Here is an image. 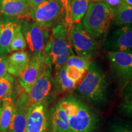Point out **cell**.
<instances>
[{
	"mask_svg": "<svg viewBox=\"0 0 132 132\" xmlns=\"http://www.w3.org/2000/svg\"><path fill=\"white\" fill-rule=\"evenodd\" d=\"M114 21L118 26L131 25L132 7L122 4L115 12Z\"/></svg>",
	"mask_w": 132,
	"mask_h": 132,
	"instance_id": "20",
	"label": "cell"
},
{
	"mask_svg": "<svg viewBox=\"0 0 132 132\" xmlns=\"http://www.w3.org/2000/svg\"><path fill=\"white\" fill-rule=\"evenodd\" d=\"M111 132H132L131 128L130 127L125 126V125H114L112 127Z\"/></svg>",
	"mask_w": 132,
	"mask_h": 132,
	"instance_id": "29",
	"label": "cell"
},
{
	"mask_svg": "<svg viewBox=\"0 0 132 132\" xmlns=\"http://www.w3.org/2000/svg\"><path fill=\"white\" fill-rule=\"evenodd\" d=\"M19 23L17 19L3 16L0 21V54L6 55L10 53L9 46L16 26Z\"/></svg>",
	"mask_w": 132,
	"mask_h": 132,
	"instance_id": "14",
	"label": "cell"
},
{
	"mask_svg": "<svg viewBox=\"0 0 132 132\" xmlns=\"http://www.w3.org/2000/svg\"><path fill=\"white\" fill-rule=\"evenodd\" d=\"M49 122L47 101L28 106L24 132H48Z\"/></svg>",
	"mask_w": 132,
	"mask_h": 132,
	"instance_id": "10",
	"label": "cell"
},
{
	"mask_svg": "<svg viewBox=\"0 0 132 132\" xmlns=\"http://www.w3.org/2000/svg\"><path fill=\"white\" fill-rule=\"evenodd\" d=\"M65 68L67 77L71 80L74 81L77 85L82 80L86 72V71L80 70L74 66H69V67L65 66Z\"/></svg>",
	"mask_w": 132,
	"mask_h": 132,
	"instance_id": "26",
	"label": "cell"
},
{
	"mask_svg": "<svg viewBox=\"0 0 132 132\" xmlns=\"http://www.w3.org/2000/svg\"><path fill=\"white\" fill-rule=\"evenodd\" d=\"M68 116L70 132H95L98 126V116L73 95L63 99Z\"/></svg>",
	"mask_w": 132,
	"mask_h": 132,
	"instance_id": "2",
	"label": "cell"
},
{
	"mask_svg": "<svg viewBox=\"0 0 132 132\" xmlns=\"http://www.w3.org/2000/svg\"><path fill=\"white\" fill-rule=\"evenodd\" d=\"M46 65L44 52L31 55L25 69L17 77L24 93H28L31 87L42 73Z\"/></svg>",
	"mask_w": 132,
	"mask_h": 132,
	"instance_id": "11",
	"label": "cell"
},
{
	"mask_svg": "<svg viewBox=\"0 0 132 132\" xmlns=\"http://www.w3.org/2000/svg\"><path fill=\"white\" fill-rule=\"evenodd\" d=\"M53 87L52 70L46 65L40 76L34 82L31 89L26 94L27 106L47 101Z\"/></svg>",
	"mask_w": 132,
	"mask_h": 132,
	"instance_id": "9",
	"label": "cell"
},
{
	"mask_svg": "<svg viewBox=\"0 0 132 132\" xmlns=\"http://www.w3.org/2000/svg\"><path fill=\"white\" fill-rule=\"evenodd\" d=\"M77 86V83L67 77L65 65L55 71L53 78V87L55 92L58 94L72 92Z\"/></svg>",
	"mask_w": 132,
	"mask_h": 132,
	"instance_id": "17",
	"label": "cell"
},
{
	"mask_svg": "<svg viewBox=\"0 0 132 132\" xmlns=\"http://www.w3.org/2000/svg\"><path fill=\"white\" fill-rule=\"evenodd\" d=\"M0 21H1V18H0Z\"/></svg>",
	"mask_w": 132,
	"mask_h": 132,
	"instance_id": "34",
	"label": "cell"
},
{
	"mask_svg": "<svg viewBox=\"0 0 132 132\" xmlns=\"http://www.w3.org/2000/svg\"><path fill=\"white\" fill-rule=\"evenodd\" d=\"M62 15V9L54 0H47L37 7H30L29 18L43 29H48Z\"/></svg>",
	"mask_w": 132,
	"mask_h": 132,
	"instance_id": "8",
	"label": "cell"
},
{
	"mask_svg": "<svg viewBox=\"0 0 132 132\" xmlns=\"http://www.w3.org/2000/svg\"><path fill=\"white\" fill-rule=\"evenodd\" d=\"M71 45L77 55L91 59L98 48L99 42L86 32L81 22L73 24L69 34Z\"/></svg>",
	"mask_w": 132,
	"mask_h": 132,
	"instance_id": "6",
	"label": "cell"
},
{
	"mask_svg": "<svg viewBox=\"0 0 132 132\" xmlns=\"http://www.w3.org/2000/svg\"><path fill=\"white\" fill-rule=\"evenodd\" d=\"M50 118L52 122V131L54 132H70L69 123L59 118L53 110Z\"/></svg>",
	"mask_w": 132,
	"mask_h": 132,
	"instance_id": "25",
	"label": "cell"
},
{
	"mask_svg": "<svg viewBox=\"0 0 132 132\" xmlns=\"http://www.w3.org/2000/svg\"><path fill=\"white\" fill-rule=\"evenodd\" d=\"M20 24L26 45L31 54L44 52L50 36L48 29L41 28L28 19H23L20 21Z\"/></svg>",
	"mask_w": 132,
	"mask_h": 132,
	"instance_id": "7",
	"label": "cell"
},
{
	"mask_svg": "<svg viewBox=\"0 0 132 132\" xmlns=\"http://www.w3.org/2000/svg\"><path fill=\"white\" fill-rule=\"evenodd\" d=\"M46 64L55 71L65 65L68 57L73 53L69 35L63 21L53 28L44 50Z\"/></svg>",
	"mask_w": 132,
	"mask_h": 132,
	"instance_id": "1",
	"label": "cell"
},
{
	"mask_svg": "<svg viewBox=\"0 0 132 132\" xmlns=\"http://www.w3.org/2000/svg\"><path fill=\"white\" fill-rule=\"evenodd\" d=\"M105 0H90V2L92 3H99V2H103L105 1Z\"/></svg>",
	"mask_w": 132,
	"mask_h": 132,
	"instance_id": "32",
	"label": "cell"
},
{
	"mask_svg": "<svg viewBox=\"0 0 132 132\" xmlns=\"http://www.w3.org/2000/svg\"><path fill=\"white\" fill-rule=\"evenodd\" d=\"M46 1H47V0H26L30 7L32 8L37 7V6L42 4L43 3L45 2Z\"/></svg>",
	"mask_w": 132,
	"mask_h": 132,
	"instance_id": "30",
	"label": "cell"
},
{
	"mask_svg": "<svg viewBox=\"0 0 132 132\" xmlns=\"http://www.w3.org/2000/svg\"><path fill=\"white\" fill-rule=\"evenodd\" d=\"M29 9L26 0H0V15L3 16L26 19Z\"/></svg>",
	"mask_w": 132,
	"mask_h": 132,
	"instance_id": "13",
	"label": "cell"
},
{
	"mask_svg": "<svg viewBox=\"0 0 132 132\" xmlns=\"http://www.w3.org/2000/svg\"><path fill=\"white\" fill-rule=\"evenodd\" d=\"M52 132H54V131H52Z\"/></svg>",
	"mask_w": 132,
	"mask_h": 132,
	"instance_id": "35",
	"label": "cell"
},
{
	"mask_svg": "<svg viewBox=\"0 0 132 132\" xmlns=\"http://www.w3.org/2000/svg\"><path fill=\"white\" fill-rule=\"evenodd\" d=\"M29 59V54L24 50L12 53L8 56L7 73L17 78L25 69Z\"/></svg>",
	"mask_w": 132,
	"mask_h": 132,
	"instance_id": "16",
	"label": "cell"
},
{
	"mask_svg": "<svg viewBox=\"0 0 132 132\" xmlns=\"http://www.w3.org/2000/svg\"><path fill=\"white\" fill-rule=\"evenodd\" d=\"M76 89L88 101L100 103L106 98V75L99 66L92 62Z\"/></svg>",
	"mask_w": 132,
	"mask_h": 132,
	"instance_id": "4",
	"label": "cell"
},
{
	"mask_svg": "<svg viewBox=\"0 0 132 132\" xmlns=\"http://www.w3.org/2000/svg\"><path fill=\"white\" fill-rule=\"evenodd\" d=\"M28 106L26 103V94L15 103V109L11 122L8 127L7 132H24L26 124Z\"/></svg>",
	"mask_w": 132,
	"mask_h": 132,
	"instance_id": "15",
	"label": "cell"
},
{
	"mask_svg": "<svg viewBox=\"0 0 132 132\" xmlns=\"http://www.w3.org/2000/svg\"><path fill=\"white\" fill-rule=\"evenodd\" d=\"M105 2L114 11V13L116 10L122 4L120 0H105Z\"/></svg>",
	"mask_w": 132,
	"mask_h": 132,
	"instance_id": "28",
	"label": "cell"
},
{
	"mask_svg": "<svg viewBox=\"0 0 132 132\" xmlns=\"http://www.w3.org/2000/svg\"><path fill=\"white\" fill-rule=\"evenodd\" d=\"M8 56L0 54V78L3 77L7 73Z\"/></svg>",
	"mask_w": 132,
	"mask_h": 132,
	"instance_id": "27",
	"label": "cell"
},
{
	"mask_svg": "<svg viewBox=\"0 0 132 132\" xmlns=\"http://www.w3.org/2000/svg\"><path fill=\"white\" fill-rule=\"evenodd\" d=\"M27 45H26V40L21 31L20 21H19L15 29L14 36L10 44V53L24 51Z\"/></svg>",
	"mask_w": 132,
	"mask_h": 132,
	"instance_id": "21",
	"label": "cell"
},
{
	"mask_svg": "<svg viewBox=\"0 0 132 132\" xmlns=\"http://www.w3.org/2000/svg\"><path fill=\"white\" fill-rule=\"evenodd\" d=\"M14 83V77L8 73L0 78V100L6 97L11 96Z\"/></svg>",
	"mask_w": 132,
	"mask_h": 132,
	"instance_id": "22",
	"label": "cell"
},
{
	"mask_svg": "<svg viewBox=\"0 0 132 132\" xmlns=\"http://www.w3.org/2000/svg\"><path fill=\"white\" fill-rule=\"evenodd\" d=\"M122 4H124L125 6L132 7V0H120Z\"/></svg>",
	"mask_w": 132,
	"mask_h": 132,
	"instance_id": "31",
	"label": "cell"
},
{
	"mask_svg": "<svg viewBox=\"0 0 132 132\" xmlns=\"http://www.w3.org/2000/svg\"><path fill=\"white\" fill-rule=\"evenodd\" d=\"M92 61L90 58L72 54L67 59L64 65L66 67L74 66L80 70L87 71Z\"/></svg>",
	"mask_w": 132,
	"mask_h": 132,
	"instance_id": "23",
	"label": "cell"
},
{
	"mask_svg": "<svg viewBox=\"0 0 132 132\" xmlns=\"http://www.w3.org/2000/svg\"><path fill=\"white\" fill-rule=\"evenodd\" d=\"M107 57L112 75L118 87L124 88L131 80L132 54L127 52H108Z\"/></svg>",
	"mask_w": 132,
	"mask_h": 132,
	"instance_id": "5",
	"label": "cell"
},
{
	"mask_svg": "<svg viewBox=\"0 0 132 132\" xmlns=\"http://www.w3.org/2000/svg\"><path fill=\"white\" fill-rule=\"evenodd\" d=\"M104 49L108 52H121L131 53V25L122 26L116 30L106 39L103 44Z\"/></svg>",
	"mask_w": 132,
	"mask_h": 132,
	"instance_id": "12",
	"label": "cell"
},
{
	"mask_svg": "<svg viewBox=\"0 0 132 132\" xmlns=\"http://www.w3.org/2000/svg\"><path fill=\"white\" fill-rule=\"evenodd\" d=\"M2 109L0 116V132H7L8 127L14 115L15 103L11 96L1 100Z\"/></svg>",
	"mask_w": 132,
	"mask_h": 132,
	"instance_id": "18",
	"label": "cell"
},
{
	"mask_svg": "<svg viewBox=\"0 0 132 132\" xmlns=\"http://www.w3.org/2000/svg\"><path fill=\"white\" fill-rule=\"evenodd\" d=\"M1 109H2V101H1V100H0V116H1Z\"/></svg>",
	"mask_w": 132,
	"mask_h": 132,
	"instance_id": "33",
	"label": "cell"
},
{
	"mask_svg": "<svg viewBox=\"0 0 132 132\" xmlns=\"http://www.w3.org/2000/svg\"><path fill=\"white\" fill-rule=\"evenodd\" d=\"M114 11L105 1L90 2L82 19V25L89 35L94 39L105 36L114 19Z\"/></svg>",
	"mask_w": 132,
	"mask_h": 132,
	"instance_id": "3",
	"label": "cell"
},
{
	"mask_svg": "<svg viewBox=\"0 0 132 132\" xmlns=\"http://www.w3.org/2000/svg\"><path fill=\"white\" fill-rule=\"evenodd\" d=\"M89 3L90 0H72L70 3V15L72 24L81 22Z\"/></svg>",
	"mask_w": 132,
	"mask_h": 132,
	"instance_id": "19",
	"label": "cell"
},
{
	"mask_svg": "<svg viewBox=\"0 0 132 132\" xmlns=\"http://www.w3.org/2000/svg\"><path fill=\"white\" fill-rule=\"evenodd\" d=\"M60 5L62 9V15L63 16V23L69 35L72 24L70 15V3L72 0H54Z\"/></svg>",
	"mask_w": 132,
	"mask_h": 132,
	"instance_id": "24",
	"label": "cell"
}]
</instances>
